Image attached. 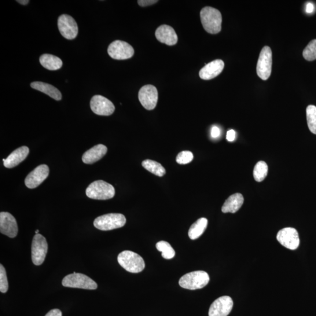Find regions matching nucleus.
<instances>
[{
	"label": "nucleus",
	"mask_w": 316,
	"mask_h": 316,
	"mask_svg": "<svg viewBox=\"0 0 316 316\" xmlns=\"http://www.w3.org/2000/svg\"><path fill=\"white\" fill-rule=\"evenodd\" d=\"M18 228L14 217L8 212L0 213V232L10 238L17 236Z\"/></svg>",
	"instance_id": "dca6fc26"
},
{
	"label": "nucleus",
	"mask_w": 316,
	"mask_h": 316,
	"mask_svg": "<svg viewBox=\"0 0 316 316\" xmlns=\"http://www.w3.org/2000/svg\"><path fill=\"white\" fill-rule=\"evenodd\" d=\"M49 174V167L46 165H40L29 173L25 178V184L29 189L36 188L45 181Z\"/></svg>",
	"instance_id": "2eb2a0df"
},
{
	"label": "nucleus",
	"mask_w": 316,
	"mask_h": 316,
	"mask_svg": "<svg viewBox=\"0 0 316 316\" xmlns=\"http://www.w3.org/2000/svg\"><path fill=\"white\" fill-rule=\"evenodd\" d=\"M308 127L312 133L316 135V107L308 106L306 109Z\"/></svg>",
	"instance_id": "cd10ccee"
},
{
	"label": "nucleus",
	"mask_w": 316,
	"mask_h": 316,
	"mask_svg": "<svg viewBox=\"0 0 316 316\" xmlns=\"http://www.w3.org/2000/svg\"><path fill=\"white\" fill-rule=\"evenodd\" d=\"M126 223V219L122 214L110 213L98 217L94 220V226L101 231H110L123 227Z\"/></svg>",
	"instance_id": "39448f33"
},
{
	"label": "nucleus",
	"mask_w": 316,
	"mask_h": 316,
	"mask_svg": "<svg viewBox=\"0 0 316 316\" xmlns=\"http://www.w3.org/2000/svg\"><path fill=\"white\" fill-rule=\"evenodd\" d=\"M209 281L210 277L207 273L203 271H197L183 275L180 279L179 284L184 289L196 290L205 287Z\"/></svg>",
	"instance_id": "f03ea898"
},
{
	"label": "nucleus",
	"mask_w": 316,
	"mask_h": 316,
	"mask_svg": "<svg viewBox=\"0 0 316 316\" xmlns=\"http://www.w3.org/2000/svg\"><path fill=\"white\" fill-rule=\"evenodd\" d=\"M224 68V63L222 60L213 61L200 70V78L205 80L214 79L222 72Z\"/></svg>",
	"instance_id": "a211bd4d"
},
{
	"label": "nucleus",
	"mask_w": 316,
	"mask_h": 316,
	"mask_svg": "<svg viewBox=\"0 0 316 316\" xmlns=\"http://www.w3.org/2000/svg\"><path fill=\"white\" fill-rule=\"evenodd\" d=\"M277 240L284 247L295 250L299 247L300 239L297 231L292 227L284 228L279 231Z\"/></svg>",
	"instance_id": "9d476101"
},
{
	"label": "nucleus",
	"mask_w": 316,
	"mask_h": 316,
	"mask_svg": "<svg viewBox=\"0 0 316 316\" xmlns=\"http://www.w3.org/2000/svg\"><path fill=\"white\" fill-rule=\"evenodd\" d=\"M117 260L124 269L131 273H141L145 267L144 260L142 257L138 253L131 251L121 252Z\"/></svg>",
	"instance_id": "20e7f679"
},
{
	"label": "nucleus",
	"mask_w": 316,
	"mask_h": 316,
	"mask_svg": "<svg viewBox=\"0 0 316 316\" xmlns=\"http://www.w3.org/2000/svg\"><path fill=\"white\" fill-rule=\"evenodd\" d=\"M39 62L43 67L49 71H57L63 65V62L60 58L50 54L42 55L39 58Z\"/></svg>",
	"instance_id": "5701e85b"
},
{
	"label": "nucleus",
	"mask_w": 316,
	"mask_h": 316,
	"mask_svg": "<svg viewBox=\"0 0 316 316\" xmlns=\"http://www.w3.org/2000/svg\"><path fill=\"white\" fill-rule=\"evenodd\" d=\"M107 152L108 148L102 144H98L88 150L83 154L82 161L86 164H93L100 160Z\"/></svg>",
	"instance_id": "aec40b11"
},
{
	"label": "nucleus",
	"mask_w": 316,
	"mask_h": 316,
	"mask_svg": "<svg viewBox=\"0 0 316 316\" xmlns=\"http://www.w3.org/2000/svg\"><path fill=\"white\" fill-rule=\"evenodd\" d=\"M268 165L264 161H259L253 169V178L258 182H261L266 178L268 175Z\"/></svg>",
	"instance_id": "a878e982"
},
{
	"label": "nucleus",
	"mask_w": 316,
	"mask_h": 316,
	"mask_svg": "<svg viewBox=\"0 0 316 316\" xmlns=\"http://www.w3.org/2000/svg\"><path fill=\"white\" fill-rule=\"evenodd\" d=\"M244 198L241 193H235L227 198L222 210L224 213H235L240 210L243 204Z\"/></svg>",
	"instance_id": "412c9836"
},
{
	"label": "nucleus",
	"mask_w": 316,
	"mask_h": 316,
	"mask_svg": "<svg viewBox=\"0 0 316 316\" xmlns=\"http://www.w3.org/2000/svg\"><path fill=\"white\" fill-rule=\"evenodd\" d=\"M138 98L141 104L148 110H152L156 108L158 93L156 88L152 85H145L139 90Z\"/></svg>",
	"instance_id": "ddd939ff"
},
{
	"label": "nucleus",
	"mask_w": 316,
	"mask_h": 316,
	"mask_svg": "<svg viewBox=\"0 0 316 316\" xmlns=\"http://www.w3.org/2000/svg\"><path fill=\"white\" fill-rule=\"evenodd\" d=\"M32 89L41 91V92L49 95V97L57 101L62 99V94L57 88L51 84L42 82H34L31 84Z\"/></svg>",
	"instance_id": "4be33fe9"
},
{
	"label": "nucleus",
	"mask_w": 316,
	"mask_h": 316,
	"mask_svg": "<svg viewBox=\"0 0 316 316\" xmlns=\"http://www.w3.org/2000/svg\"><path fill=\"white\" fill-rule=\"evenodd\" d=\"M29 149L27 146H23L18 148L10 154L4 162V165L7 168H13L17 166L22 162L26 159Z\"/></svg>",
	"instance_id": "6ab92c4d"
},
{
	"label": "nucleus",
	"mask_w": 316,
	"mask_h": 316,
	"mask_svg": "<svg viewBox=\"0 0 316 316\" xmlns=\"http://www.w3.org/2000/svg\"><path fill=\"white\" fill-rule=\"evenodd\" d=\"M108 51L109 56L116 60H128L134 55L133 47L129 43L120 40L110 44Z\"/></svg>",
	"instance_id": "1a4fd4ad"
},
{
	"label": "nucleus",
	"mask_w": 316,
	"mask_h": 316,
	"mask_svg": "<svg viewBox=\"0 0 316 316\" xmlns=\"http://www.w3.org/2000/svg\"><path fill=\"white\" fill-rule=\"evenodd\" d=\"M45 316H62V313L60 310L55 308V309L49 311Z\"/></svg>",
	"instance_id": "72a5a7b5"
},
{
	"label": "nucleus",
	"mask_w": 316,
	"mask_h": 316,
	"mask_svg": "<svg viewBox=\"0 0 316 316\" xmlns=\"http://www.w3.org/2000/svg\"><path fill=\"white\" fill-rule=\"evenodd\" d=\"M88 197L95 200H105L115 196V187L101 180L94 181L88 186L86 190Z\"/></svg>",
	"instance_id": "7ed1b4c3"
},
{
	"label": "nucleus",
	"mask_w": 316,
	"mask_h": 316,
	"mask_svg": "<svg viewBox=\"0 0 316 316\" xmlns=\"http://www.w3.org/2000/svg\"><path fill=\"white\" fill-rule=\"evenodd\" d=\"M157 2H158L157 0H139L138 4L141 7H146L153 5Z\"/></svg>",
	"instance_id": "2f4dec72"
},
{
	"label": "nucleus",
	"mask_w": 316,
	"mask_h": 316,
	"mask_svg": "<svg viewBox=\"0 0 316 316\" xmlns=\"http://www.w3.org/2000/svg\"><path fill=\"white\" fill-rule=\"evenodd\" d=\"M9 290V282L6 271L3 265H0V291L5 293Z\"/></svg>",
	"instance_id": "c756f323"
},
{
	"label": "nucleus",
	"mask_w": 316,
	"mask_h": 316,
	"mask_svg": "<svg viewBox=\"0 0 316 316\" xmlns=\"http://www.w3.org/2000/svg\"><path fill=\"white\" fill-rule=\"evenodd\" d=\"M155 36L157 40L169 46L176 45L178 38L174 29L170 25H163L158 27L155 32Z\"/></svg>",
	"instance_id": "f3484780"
},
{
	"label": "nucleus",
	"mask_w": 316,
	"mask_h": 316,
	"mask_svg": "<svg viewBox=\"0 0 316 316\" xmlns=\"http://www.w3.org/2000/svg\"><path fill=\"white\" fill-rule=\"evenodd\" d=\"M62 285L65 287L88 290H95L97 288V284L93 279L86 275L76 273L75 272L64 278Z\"/></svg>",
	"instance_id": "423d86ee"
},
{
	"label": "nucleus",
	"mask_w": 316,
	"mask_h": 316,
	"mask_svg": "<svg viewBox=\"0 0 316 316\" xmlns=\"http://www.w3.org/2000/svg\"><path fill=\"white\" fill-rule=\"evenodd\" d=\"M142 165L145 170L159 177H162L166 174V170L163 165L156 161L146 160L142 162Z\"/></svg>",
	"instance_id": "393cba45"
},
{
	"label": "nucleus",
	"mask_w": 316,
	"mask_h": 316,
	"mask_svg": "<svg viewBox=\"0 0 316 316\" xmlns=\"http://www.w3.org/2000/svg\"><path fill=\"white\" fill-rule=\"evenodd\" d=\"M233 307V301L230 296L219 297L213 302L209 308V316H227Z\"/></svg>",
	"instance_id": "4468645a"
},
{
	"label": "nucleus",
	"mask_w": 316,
	"mask_h": 316,
	"mask_svg": "<svg viewBox=\"0 0 316 316\" xmlns=\"http://www.w3.org/2000/svg\"><path fill=\"white\" fill-rule=\"evenodd\" d=\"M90 108L95 115L102 116L112 115L115 111L113 102L100 95H95L91 99Z\"/></svg>",
	"instance_id": "f8f14e48"
},
{
	"label": "nucleus",
	"mask_w": 316,
	"mask_h": 316,
	"mask_svg": "<svg viewBox=\"0 0 316 316\" xmlns=\"http://www.w3.org/2000/svg\"><path fill=\"white\" fill-rule=\"evenodd\" d=\"M39 234V230H36L35 231V234Z\"/></svg>",
	"instance_id": "4c0bfd02"
},
{
	"label": "nucleus",
	"mask_w": 316,
	"mask_h": 316,
	"mask_svg": "<svg viewBox=\"0 0 316 316\" xmlns=\"http://www.w3.org/2000/svg\"><path fill=\"white\" fill-rule=\"evenodd\" d=\"M208 220L205 218H200L193 223L189 230V237L191 240H196L203 234L207 227Z\"/></svg>",
	"instance_id": "b1692460"
},
{
	"label": "nucleus",
	"mask_w": 316,
	"mask_h": 316,
	"mask_svg": "<svg viewBox=\"0 0 316 316\" xmlns=\"http://www.w3.org/2000/svg\"><path fill=\"white\" fill-rule=\"evenodd\" d=\"M193 160L192 152L185 150V151H182L178 154L176 161L179 164L185 165L191 163Z\"/></svg>",
	"instance_id": "7c9ffc66"
},
{
	"label": "nucleus",
	"mask_w": 316,
	"mask_h": 316,
	"mask_svg": "<svg viewBox=\"0 0 316 316\" xmlns=\"http://www.w3.org/2000/svg\"><path fill=\"white\" fill-rule=\"evenodd\" d=\"M303 56L308 61H313L316 60V39L312 40L305 47Z\"/></svg>",
	"instance_id": "c85d7f7f"
},
{
	"label": "nucleus",
	"mask_w": 316,
	"mask_h": 316,
	"mask_svg": "<svg viewBox=\"0 0 316 316\" xmlns=\"http://www.w3.org/2000/svg\"><path fill=\"white\" fill-rule=\"evenodd\" d=\"M158 251L162 252V256L167 259H171L175 255V251L170 243L167 241L158 242L156 245Z\"/></svg>",
	"instance_id": "bb28decb"
},
{
	"label": "nucleus",
	"mask_w": 316,
	"mask_h": 316,
	"mask_svg": "<svg viewBox=\"0 0 316 316\" xmlns=\"http://www.w3.org/2000/svg\"><path fill=\"white\" fill-rule=\"evenodd\" d=\"M235 138H236V132L233 130H231L227 132V139L228 141L233 142L234 141Z\"/></svg>",
	"instance_id": "473e14b6"
},
{
	"label": "nucleus",
	"mask_w": 316,
	"mask_h": 316,
	"mask_svg": "<svg viewBox=\"0 0 316 316\" xmlns=\"http://www.w3.org/2000/svg\"><path fill=\"white\" fill-rule=\"evenodd\" d=\"M273 54L270 47L264 46L260 51L256 66L257 75L263 80L269 79L272 72Z\"/></svg>",
	"instance_id": "6e6552de"
},
{
	"label": "nucleus",
	"mask_w": 316,
	"mask_h": 316,
	"mask_svg": "<svg viewBox=\"0 0 316 316\" xmlns=\"http://www.w3.org/2000/svg\"><path fill=\"white\" fill-rule=\"evenodd\" d=\"M200 19L205 31L209 34H218L222 30V16L218 10L205 7L201 10Z\"/></svg>",
	"instance_id": "f257e3e1"
},
{
	"label": "nucleus",
	"mask_w": 316,
	"mask_h": 316,
	"mask_svg": "<svg viewBox=\"0 0 316 316\" xmlns=\"http://www.w3.org/2000/svg\"><path fill=\"white\" fill-rule=\"evenodd\" d=\"M17 2L22 5H27L29 3V1L28 0H18Z\"/></svg>",
	"instance_id": "e433bc0d"
},
{
	"label": "nucleus",
	"mask_w": 316,
	"mask_h": 316,
	"mask_svg": "<svg viewBox=\"0 0 316 316\" xmlns=\"http://www.w3.org/2000/svg\"><path fill=\"white\" fill-rule=\"evenodd\" d=\"M48 249L46 238L40 234H35L32 242L31 256L35 266H39L45 260Z\"/></svg>",
	"instance_id": "0eeeda50"
},
{
	"label": "nucleus",
	"mask_w": 316,
	"mask_h": 316,
	"mask_svg": "<svg viewBox=\"0 0 316 316\" xmlns=\"http://www.w3.org/2000/svg\"><path fill=\"white\" fill-rule=\"evenodd\" d=\"M58 29L66 39H75L78 34V26L76 21L69 15H62L58 18Z\"/></svg>",
	"instance_id": "9b49d317"
},
{
	"label": "nucleus",
	"mask_w": 316,
	"mask_h": 316,
	"mask_svg": "<svg viewBox=\"0 0 316 316\" xmlns=\"http://www.w3.org/2000/svg\"><path fill=\"white\" fill-rule=\"evenodd\" d=\"M220 134V131L218 127L215 126L212 128L211 135L212 137L214 138H216L219 137Z\"/></svg>",
	"instance_id": "f704fd0d"
},
{
	"label": "nucleus",
	"mask_w": 316,
	"mask_h": 316,
	"mask_svg": "<svg viewBox=\"0 0 316 316\" xmlns=\"http://www.w3.org/2000/svg\"><path fill=\"white\" fill-rule=\"evenodd\" d=\"M314 9V7L313 4L311 3H307V5L306 6V13H311L312 12H313Z\"/></svg>",
	"instance_id": "c9c22d12"
}]
</instances>
